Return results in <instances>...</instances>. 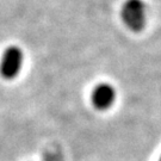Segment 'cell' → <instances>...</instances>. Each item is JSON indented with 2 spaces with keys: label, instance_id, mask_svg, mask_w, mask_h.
I'll use <instances>...</instances> for the list:
<instances>
[{
  "label": "cell",
  "instance_id": "cell-1",
  "mask_svg": "<svg viewBox=\"0 0 161 161\" xmlns=\"http://www.w3.org/2000/svg\"><path fill=\"white\" fill-rule=\"evenodd\" d=\"M121 16L128 29L138 32L146 25V5L142 0H127L122 7Z\"/></svg>",
  "mask_w": 161,
  "mask_h": 161
},
{
  "label": "cell",
  "instance_id": "cell-2",
  "mask_svg": "<svg viewBox=\"0 0 161 161\" xmlns=\"http://www.w3.org/2000/svg\"><path fill=\"white\" fill-rule=\"evenodd\" d=\"M23 62L24 54L19 47L11 46L6 48L0 60V75L7 80L14 79L20 73Z\"/></svg>",
  "mask_w": 161,
  "mask_h": 161
},
{
  "label": "cell",
  "instance_id": "cell-3",
  "mask_svg": "<svg viewBox=\"0 0 161 161\" xmlns=\"http://www.w3.org/2000/svg\"><path fill=\"white\" fill-rule=\"evenodd\" d=\"M93 106L100 111L110 109L116 102V90L110 84L103 82L93 88L91 94Z\"/></svg>",
  "mask_w": 161,
  "mask_h": 161
},
{
  "label": "cell",
  "instance_id": "cell-4",
  "mask_svg": "<svg viewBox=\"0 0 161 161\" xmlns=\"http://www.w3.org/2000/svg\"><path fill=\"white\" fill-rule=\"evenodd\" d=\"M159 161H161V156H160V159H159Z\"/></svg>",
  "mask_w": 161,
  "mask_h": 161
}]
</instances>
